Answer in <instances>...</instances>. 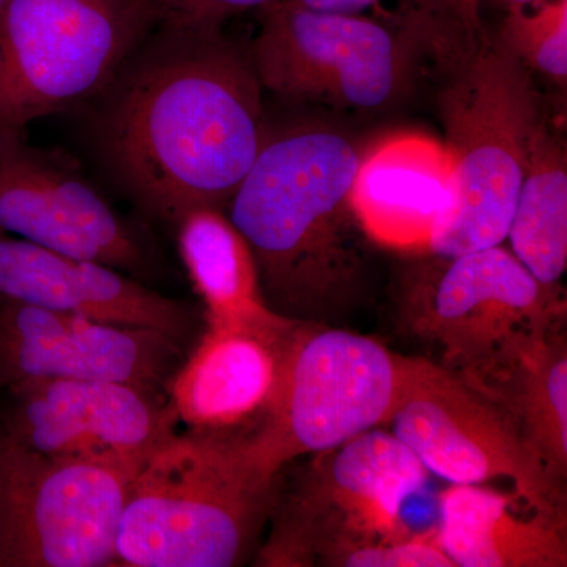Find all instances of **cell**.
<instances>
[{
	"instance_id": "cell-11",
	"label": "cell",
	"mask_w": 567,
	"mask_h": 567,
	"mask_svg": "<svg viewBox=\"0 0 567 567\" xmlns=\"http://www.w3.org/2000/svg\"><path fill=\"white\" fill-rule=\"evenodd\" d=\"M405 323L461 374L518 334L565 322L561 290L543 286L502 245L421 265L404 295Z\"/></svg>"
},
{
	"instance_id": "cell-6",
	"label": "cell",
	"mask_w": 567,
	"mask_h": 567,
	"mask_svg": "<svg viewBox=\"0 0 567 567\" xmlns=\"http://www.w3.org/2000/svg\"><path fill=\"white\" fill-rule=\"evenodd\" d=\"M402 354L368 336L298 322L284 350L274 401L251 431L257 456L275 475L390 421Z\"/></svg>"
},
{
	"instance_id": "cell-5",
	"label": "cell",
	"mask_w": 567,
	"mask_h": 567,
	"mask_svg": "<svg viewBox=\"0 0 567 567\" xmlns=\"http://www.w3.org/2000/svg\"><path fill=\"white\" fill-rule=\"evenodd\" d=\"M155 24V0H6L0 133L106 91Z\"/></svg>"
},
{
	"instance_id": "cell-26",
	"label": "cell",
	"mask_w": 567,
	"mask_h": 567,
	"mask_svg": "<svg viewBox=\"0 0 567 567\" xmlns=\"http://www.w3.org/2000/svg\"><path fill=\"white\" fill-rule=\"evenodd\" d=\"M445 3L468 31L484 28L481 21V0H445Z\"/></svg>"
},
{
	"instance_id": "cell-21",
	"label": "cell",
	"mask_w": 567,
	"mask_h": 567,
	"mask_svg": "<svg viewBox=\"0 0 567 567\" xmlns=\"http://www.w3.org/2000/svg\"><path fill=\"white\" fill-rule=\"evenodd\" d=\"M506 238L537 281L559 287L567 267V159L548 125L529 156Z\"/></svg>"
},
{
	"instance_id": "cell-1",
	"label": "cell",
	"mask_w": 567,
	"mask_h": 567,
	"mask_svg": "<svg viewBox=\"0 0 567 567\" xmlns=\"http://www.w3.org/2000/svg\"><path fill=\"white\" fill-rule=\"evenodd\" d=\"M103 93L104 158L142 207L171 223L229 204L267 137L262 84L221 29L156 22Z\"/></svg>"
},
{
	"instance_id": "cell-27",
	"label": "cell",
	"mask_w": 567,
	"mask_h": 567,
	"mask_svg": "<svg viewBox=\"0 0 567 567\" xmlns=\"http://www.w3.org/2000/svg\"><path fill=\"white\" fill-rule=\"evenodd\" d=\"M484 2H486V0H481V6H483ZM487 2L492 3L496 9L511 11L535 6V3L540 2V0H487Z\"/></svg>"
},
{
	"instance_id": "cell-7",
	"label": "cell",
	"mask_w": 567,
	"mask_h": 567,
	"mask_svg": "<svg viewBox=\"0 0 567 567\" xmlns=\"http://www.w3.org/2000/svg\"><path fill=\"white\" fill-rule=\"evenodd\" d=\"M144 464L43 456L2 436L0 567L117 566L123 509Z\"/></svg>"
},
{
	"instance_id": "cell-23",
	"label": "cell",
	"mask_w": 567,
	"mask_h": 567,
	"mask_svg": "<svg viewBox=\"0 0 567 567\" xmlns=\"http://www.w3.org/2000/svg\"><path fill=\"white\" fill-rule=\"evenodd\" d=\"M327 566L336 567H454L435 539L429 536L405 537L390 543L368 544L334 555Z\"/></svg>"
},
{
	"instance_id": "cell-16",
	"label": "cell",
	"mask_w": 567,
	"mask_h": 567,
	"mask_svg": "<svg viewBox=\"0 0 567 567\" xmlns=\"http://www.w3.org/2000/svg\"><path fill=\"white\" fill-rule=\"evenodd\" d=\"M297 323L281 331L207 324L167 385L178 421L192 431H252L274 401Z\"/></svg>"
},
{
	"instance_id": "cell-3",
	"label": "cell",
	"mask_w": 567,
	"mask_h": 567,
	"mask_svg": "<svg viewBox=\"0 0 567 567\" xmlns=\"http://www.w3.org/2000/svg\"><path fill=\"white\" fill-rule=\"evenodd\" d=\"M251 431L171 436L141 466L117 535V566L233 567L276 505Z\"/></svg>"
},
{
	"instance_id": "cell-24",
	"label": "cell",
	"mask_w": 567,
	"mask_h": 567,
	"mask_svg": "<svg viewBox=\"0 0 567 567\" xmlns=\"http://www.w3.org/2000/svg\"><path fill=\"white\" fill-rule=\"evenodd\" d=\"M290 2L305 9L323 11V13L365 17L368 11H372V18L377 20L401 22V24H415L445 11L453 13L447 9L445 0H290Z\"/></svg>"
},
{
	"instance_id": "cell-10",
	"label": "cell",
	"mask_w": 567,
	"mask_h": 567,
	"mask_svg": "<svg viewBox=\"0 0 567 567\" xmlns=\"http://www.w3.org/2000/svg\"><path fill=\"white\" fill-rule=\"evenodd\" d=\"M386 425L429 473L457 486L511 481L529 505L566 520V483L548 472L498 406L442 364L402 357L401 386Z\"/></svg>"
},
{
	"instance_id": "cell-9",
	"label": "cell",
	"mask_w": 567,
	"mask_h": 567,
	"mask_svg": "<svg viewBox=\"0 0 567 567\" xmlns=\"http://www.w3.org/2000/svg\"><path fill=\"white\" fill-rule=\"evenodd\" d=\"M260 13L249 59L262 87L339 110H377L393 102L406 80V41L434 33L432 22L323 13L290 0L268 3Z\"/></svg>"
},
{
	"instance_id": "cell-12",
	"label": "cell",
	"mask_w": 567,
	"mask_h": 567,
	"mask_svg": "<svg viewBox=\"0 0 567 567\" xmlns=\"http://www.w3.org/2000/svg\"><path fill=\"white\" fill-rule=\"evenodd\" d=\"M0 434L54 457L144 464L178 423L159 388L106 380H33L0 391Z\"/></svg>"
},
{
	"instance_id": "cell-19",
	"label": "cell",
	"mask_w": 567,
	"mask_h": 567,
	"mask_svg": "<svg viewBox=\"0 0 567 567\" xmlns=\"http://www.w3.org/2000/svg\"><path fill=\"white\" fill-rule=\"evenodd\" d=\"M457 486L440 495L435 539L454 567H566V520L517 494Z\"/></svg>"
},
{
	"instance_id": "cell-28",
	"label": "cell",
	"mask_w": 567,
	"mask_h": 567,
	"mask_svg": "<svg viewBox=\"0 0 567 567\" xmlns=\"http://www.w3.org/2000/svg\"><path fill=\"white\" fill-rule=\"evenodd\" d=\"M0 447H2V434H0Z\"/></svg>"
},
{
	"instance_id": "cell-14",
	"label": "cell",
	"mask_w": 567,
	"mask_h": 567,
	"mask_svg": "<svg viewBox=\"0 0 567 567\" xmlns=\"http://www.w3.org/2000/svg\"><path fill=\"white\" fill-rule=\"evenodd\" d=\"M0 233L126 275L147 264L132 227L102 194L29 144L25 132L0 133Z\"/></svg>"
},
{
	"instance_id": "cell-15",
	"label": "cell",
	"mask_w": 567,
	"mask_h": 567,
	"mask_svg": "<svg viewBox=\"0 0 567 567\" xmlns=\"http://www.w3.org/2000/svg\"><path fill=\"white\" fill-rule=\"evenodd\" d=\"M0 300L102 322L153 328L183 341L193 327L185 305L110 265L66 256L0 233Z\"/></svg>"
},
{
	"instance_id": "cell-29",
	"label": "cell",
	"mask_w": 567,
	"mask_h": 567,
	"mask_svg": "<svg viewBox=\"0 0 567 567\" xmlns=\"http://www.w3.org/2000/svg\"><path fill=\"white\" fill-rule=\"evenodd\" d=\"M3 2H6V0H0V7L3 6Z\"/></svg>"
},
{
	"instance_id": "cell-17",
	"label": "cell",
	"mask_w": 567,
	"mask_h": 567,
	"mask_svg": "<svg viewBox=\"0 0 567 567\" xmlns=\"http://www.w3.org/2000/svg\"><path fill=\"white\" fill-rule=\"evenodd\" d=\"M454 194V164L445 145L425 134L398 133L361 155L352 204L365 237L421 251L445 221Z\"/></svg>"
},
{
	"instance_id": "cell-4",
	"label": "cell",
	"mask_w": 567,
	"mask_h": 567,
	"mask_svg": "<svg viewBox=\"0 0 567 567\" xmlns=\"http://www.w3.org/2000/svg\"><path fill=\"white\" fill-rule=\"evenodd\" d=\"M436 96L454 204L429 251L454 257L506 240L537 136L548 125L529 71L486 28L465 31Z\"/></svg>"
},
{
	"instance_id": "cell-13",
	"label": "cell",
	"mask_w": 567,
	"mask_h": 567,
	"mask_svg": "<svg viewBox=\"0 0 567 567\" xmlns=\"http://www.w3.org/2000/svg\"><path fill=\"white\" fill-rule=\"evenodd\" d=\"M182 342L153 328L0 300V391L33 380H106L159 388Z\"/></svg>"
},
{
	"instance_id": "cell-2",
	"label": "cell",
	"mask_w": 567,
	"mask_h": 567,
	"mask_svg": "<svg viewBox=\"0 0 567 567\" xmlns=\"http://www.w3.org/2000/svg\"><path fill=\"white\" fill-rule=\"evenodd\" d=\"M360 158L352 141L331 130L267 133L227 204L265 301L279 316L320 323L360 289L365 234L352 204Z\"/></svg>"
},
{
	"instance_id": "cell-8",
	"label": "cell",
	"mask_w": 567,
	"mask_h": 567,
	"mask_svg": "<svg viewBox=\"0 0 567 567\" xmlns=\"http://www.w3.org/2000/svg\"><path fill=\"white\" fill-rule=\"evenodd\" d=\"M319 458L279 513L264 566H327L334 555L405 539L401 513L429 472L393 432L371 429Z\"/></svg>"
},
{
	"instance_id": "cell-25",
	"label": "cell",
	"mask_w": 567,
	"mask_h": 567,
	"mask_svg": "<svg viewBox=\"0 0 567 567\" xmlns=\"http://www.w3.org/2000/svg\"><path fill=\"white\" fill-rule=\"evenodd\" d=\"M276 0H155L156 22L186 28L221 29L224 22Z\"/></svg>"
},
{
	"instance_id": "cell-18",
	"label": "cell",
	"mask_w": 567,
	"mask_h": 567,
	"mask_svg": "<svg viewBox=\"0 0 567 567\" xmlns=\"http://www.w3.org/2000/svg\"><path fill=\"white\" fill-rule=\"evenodd\" d=\"M563 324L518 334L483 363L456 375L498 406L548 472L566 483L567 344Z\"/></svg>"
},
{
	"instance_id": "cell-20",
	"label": "cell",
	"mask_w": 567,
	"mask_h": 567,
	"mask_svg": "<svg viewBox=\"0 0 567 567\" xmlns=\"http://www.w3.org/2000/svg\"><path fill=\"white\" fill-rule=\"evenodd\" d=\"M175 224L178 251L207 309V324L281 331L298 322L268 308L251 248L221 208H193Z\"/></svg>"
},
{
	"instance_id": "cell-22",
	"label": "cell",
	"mask_w": 567,
	"mask_h": 567,
	"mask_svg": "<svg viewBox=\"0 0 567 567\" xmlns=\"http://www.w3.org/2000/svg\"><path fill=\"white\" fill-rule=\"evenodd\" d=\"M496 39L529 71L567 78V0H540L506 11Z\"/></svg>"
}]
</instances>
